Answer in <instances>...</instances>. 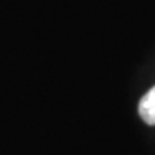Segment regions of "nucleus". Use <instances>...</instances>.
Wrapping results in <instances>:
<instances>
[{
    "mask_svg": "<svg viewBox=\"0 0 155 155\" xmlns=\"http://www.w3.org/2000/svg\"><path fill=\"white\" fill-rule=\"evenodd\" d=\"M139 116L148 125H155V86L151 88L139 101Z\"/></svg>",
    "mask_w": 155,
    "mask_h": 155,
    "instance_id": "f257e3e1",
    "label": "nucleus"
}]
</instances>
